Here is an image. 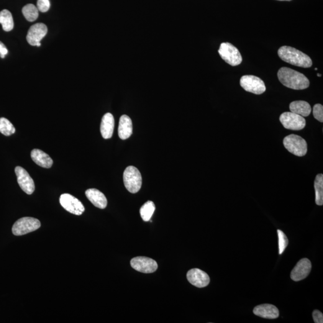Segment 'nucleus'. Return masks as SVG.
I'll return each mask as SVG.
<instances>
[{
  "instance_id": "f257e3e1",
  "label": "nucleus",
  "mask_w": 323,
  "mask_h": 323,
  "mask_svg": "<svg viewBox=\"0 0 323 323\" xmlns=\"http://www.w3.org/2000/svg\"><path fill=\"white\" fill-rule=\"evenodd\" d=\"M278 78L284 86L294 90H303L308 88L309 81L304 74L287 67L278 71Z\"/></svg>"
},
{
  "instance_id": "f03ea898",
  "label": "nucleus",
  "mask_w": 323,
  "mask_h": 323,
  "mask_svg": "<svg viewBox=\"0 0 323 323\" xmlns=\"http://www.w3.org/2000/svg\"><path fill=\"white\" fill-rule=\"evenodd\" d=\"M278 55L284 62L293 65L309 68L312 65V61L309 56L290 46H282L278 50Z\"/></svg>"
},
{
  "instance_id": "7ed1b4c3",
  "label": "nucleus",
  "mask_w": 323,
  "mask_h": 323,
  "mask_svg": "<svg viewBox=\"0 0 323 323\" xmlns=\"http://www.w3.org/2000/svg\"><path fill=\"white\" fill-rule=\"evenodd\" d=\"M125 188L132 194L137 193L142 185V177L140 172L135 166H128L124 173Z\"/></svg>"
},
{
  "instance_id": "20e7f679",
  "label": "nucleus",
  "mask_w": 323,
  "mask_h": 323,
  "mask_svg": "<svg viewBox=\"0 0 323 323\" xmlns=\"http://www.w3.org/2000/svg\"><path fill=\"white\" fill-rule=\"evenodd\" d=\"M283 144L289 152L299 157L305 156L307 153V142L299 135L291 134L287 136L284 138Z\"/></svg>"
},
{
  "instance_id": "39448f33",
  "label": "nucleus",
  "mask_w": 323,
  "mask_h": 323,
  "mask_svg": "<svg viewBox=\"0 0 323 323\" xmlns=\"http://www.w3.org/2000/svg\"><path fill=\"white\" fill-rule=\"evenodd\" d=\"M41 223L33 217H23L15 223L12 227V232L16 236H21L39 229Z\"/></svg>"
},
{
  "instance_id": "423d86ee",
  "label": "nucleus",
  "mask_w": 323,
  "mask_h": 323,
  "mask_svg": "<svg viewBox=\"0 0 323 323\" xmlns=\"http://www.w3.org/2000/svg\"><path fill=\"white\" fill-rule=\"evenodd\" d=\"M219 53L223 60L230 65L237 66L242 63V58L240 51L231 43H222Z\"/></svg>"
},
{
  "instance_id": "0eeeda50",
  "label": "nucleus",
  "mask_w": 323,
  "mask_h": 323,
  "mask_svg": "<svg viewBox=\"0 0 323 323\" xmlns=\"http://www.w3.org/2000/svg\"><path fill=\"white\" fill-rule=\"evenodd\" d=\"M240 85L245 91L256 95L262 94L266 91L265 83L261 79L253 75H245L240 80Z\"/></svg>"
},
{
  "instance_id": "6e6552de",
  "label": "nucleus",
  "mask_w": 323,
  "mask_h": 323,
  "mask_svg": "<svg viewBox=\"0 0 323 323\" xmlns=\"http://www.w3.org/2000/svg\"><path fill=\"white\" fill-rule=\"evenodd\" d=\"M279 120L283 127L287 129L302 130L306 126V120L304 117L292 112L283 113L279 117Z\"/></svg>"
},
{
  "instance_id": "1a4fd4ad",
  "label": "nucleus",
  "mask_w": 323,
  "mask_h": 323,
  "mask_svg": "<svg viewBox=\"0 0 323 323\" xmlns=\"http://www.w3.org/2000/svg\"><path fill=\"white\" fill-rule=\"evenodd\" d=\"M60 202L64 209L74 215H81L85 210L83 204L78 198L70 194H61Z\"/></svg>"
},
{
  "instance_id": "9d476101",
  "label": "nucleus",
  "mask_w": 323,
  "mask_h": 323,
  "mask_svg": "<svg viewBox=\"0 0 323 323\" xmlns=\"http://www.w3.org/2000/svg\"><path fill=\"white\" fill-rule=\"evenodd\" d=\"M130 265L135 270L145 274L155 273L157 270V262L152 258L146 257H136L130 260Z\"/></svg>"
},
{
  "instance_id": "9b49d317",
  "label": "nucleus",
  "mask_w": 323,
  "mask_h": 323,
  "mask_svg": "<svg viewBox=\"0 0 323 323\" xmlns=\"http://www.w3.org/2000/svg\"><path fill=\"white\" fill-rule=\"evenodd\" d=\"M15 173L20 188L27 194H32L35 191V184L30 174L21 166L15 168Z\"/></svg>"
},
{
  "instance_id": "f8f14e48",
  "label": "nucleus",
  "mask_w": 323,
  "mask_h": 323,
  "mask_svg": "<svg viewBox=\"0 0 323 323\" xmlns=\"http://www.w3.org/2000/svg\"><path fill=\"white\" fill-rule=\"evenodd\" d=\"M48 33L47 26L42 23L33 25L28 30L27 40L30 45L36 46Z\"/></svg>"
},
{
  "instance_id": "ddd939ff",
  "label": "nucleus",
  "mask_w": 323,
  "mask_h": 323,
  "mask_svg": "<svg viewBox=\"0 0 323 323\" xmlns=\"http://www.w3.org/2000/svg\"><path fill=\"white\" fill-rule=\"evenodd\" d=\"M312 265L308 258L300 260L291 273V278L294 281H299L306 278L311 273Z\"/></svg>"
},
{
  "instance_id": "4468645a",
  "label": "nucleus",
  "mask_w": 323,
  "mask_h": 323,
  "mask_svg": "<svg viewBox=\"0 0 323 323\" xmlns=\"http://www.w3.org/2000/svg\"><path fill=\"white\" fill-rule=\"evenodd\" d=\"M187 278L190 283L198 288L207 287L210 282L209 275L204 271L197 268L189 271L187 274Z\"/></svg>"
},
{
  "instance_id": "2eb2a0df",
  "label": "nucleus",
  "mask_w": 323,
  "mask_h": 323,
  "mask_svg": "<svg viewBox=\"0 0 323 323\" xmlns=\"http://www.w3.org/2000/svg\"><path fill=\"white\" fill-rule=\"evenodd\" d=\"M253 313L257 316L267 319H277L279 314L277 307L271 304L258 305L254 308Z\"/></svg>"
},
{
  "instance_id": "dca6fc26",
  "label": "nucleus",
  "mask_w": 323,
  "mask_h": 323,
  "mask_svg": "<svg viewBox=\"0 0 323 323\" xmlns=\"http://www.w3.org/2000/svg\"><path fill=\"white\" fill-rule=\"evenodd\" d=\"M86 196L95 207L100 209H106L107 199L101 192L96 189H89L85 192Z\"/></svg>"
},
{
  "instance_id": "f3484780",
  "label": "nucleus",
  "mask_w": 323,
  "mask_h": 323,
  "mask_svg": "<svg viewBox=\"0 0 323 323\" xmlns=\"http://www.w3.org/2000/svg\"><path fill=\"white\" fill-rule=\"evenodd\" d=\"M114 128V119L112 114L107 113L102 117L101 120V135L104 139L111 138L113 134Z\"/></svg>"
},
{
  "instance_id": "a211bd4d",
  "label": "nucleus",
  "mask_w": 323,
  "mask_h": 323,
  "mask_svg": "<svg viewBox=\"0 0 323 323\" xmlns=\"http://www.w3.org/2000/svg\"><path fill=\"white\" fill-rule=\"evenodd\" d=\"M132 122L130 118L127 115H123L120 118L118 134L120 139L127 140L132 134Z\"/></svg>"
},
{
  "instance_id": "6ab92c4d",
  "label": "nucleus",
  "mask_w": 323,
  "mask_h": 323,
  "mask_svg": "<svg viewBox=\"0 0 323 323\" xmlns=\"http://www.w3.org/2000/svg\"><path fill=\"white\" fill-rule=\"evenodd\" d=\"M32 160L36 164L45 168H50L53 165L52 159L42 150L34 149L31 152Z\"/></svg>"
},
{
  "instance_id": "aec40b11",
  "label": "nucleus",
  "mask_w": 323,
  "mask_h": 323,
  "mask_svg": "<svg viewBox=\"0 0 323 323\" xmlns=\"http://www.w3.org/2000/svg\"><path fill=\"white\" fill-rule=\"evenodd\" d=\"M291 112L302 117L308 116L311 112V107L308 102L304 101H296L290 104Z\"/></svg>"
},
{
  "instance_id": "412c9836",
  "label": "nucleus",
  "mask_w": 323,
  "mask_h": 323,
  "mask_svg": "<svg viewBox=\"0 0 323 323\" xmlns=\"http://www.w3.org/2000/svg\"><path fill=\"white\" fill-rule=\"evenodd\" d=\"M0 24L5 32H10L14 28V19L11 13L8 10H3L0 12Z\"/></svg>"
},
{
  "instance_id": "4be33fe9",
  "label": "nucleus",
  "mask_w": 323,
  "mask_h": 323,
  "mask_svg": "<svg viewBox=\"0 0 323 323\" xmlns=\"http://www.w3.org/2000/svg\"><path fill=\"white\" fill-rule=\"evenodd\" d=\"M314 188L315 191V203L318 206H322L323 205V175L322 174H318L314 181Z\"/></svg>"
},
{
  "instance_id": "5701e85b",
  "label": "nucleus",
  "mask_w": 323,
  "mask_h": 323,
  "mask_svg": "<svg viewBox=\"0 0 323 323\" xmlns=\"http://www.w3.org/2000/svg\"><path fill=\"white\" fill-rule=\"evenodd\" d=\"M155 206L152 201H147L141 208L140 215L145 222L150 221L155 212Z\"/></svg>"
},
{
  "instance_id": "b1692460",
  "label": "nucleus",
  "mask_w": 323,
  "mask_h": 323,
  "mask_svg": "<svg viewBox=\"0 0 323 323\" xmlns=\"http://www.w3.org/2000/svg\"><path fill=\"white\" fill-rule=\"evenodd\" d=\"M38 10L34 4H28L23 7L22 14L29 22H34L38 16Z\"/></svg>"
},
{
  "instance_id": "393cba45",
  "label": "nucleus",
  "mask_w": 323,
  "mask_h": 323,
  "mask_svg": "<svg viewBox=\"0 0 323 323\" xmlns=\"http://www.w3.org/2000/svg\"><path fill=\"white\" fill-rule=\"evenodd\" d=\"M15 128L8 119L4 117L0 118V132L1 134L10 136L15 132Z\"/></svg>"
},
{
  "instance_id": "a878e982",
  "label": "nucleus",
  "mask_w": 323,
  "mask_h": 323,
  "mask_svg": "<svg viewBox=\"0 0 323 323\" xmlns=\"http://www.w3.org/2000/svg\"><path fill=\"white\" fill-rule=\"evenodd\" d=\"M278 243H279V254L281 255L285 250L289 244V240L287 236L282 230H277Z\"/></svg>"
},
{
  "instance_id": "bb28decb",
  "label": "nucleus",
  "mask_w": 323,
  "mask_h": 323,
  "mask_svg": "<svg viewBox=\"0 0 323 323\" xmlns=\"http://www.w3.org/2000/svg\"><path fill=\"white\" fill-rule=\"evenodd\" d=\"M313 115L315 119L323 122V106L322 104H315L313 107Z\"/></svg>"
},
{
  "instance_id": "cd10ccee",
  "label": "nucleus",
  "mask_w": 323,
  "mask_h": 323,
  "mask_svg": "<svg viewBox=\"0 0 323 323\" xmlns=\"http://www.w3.org/2000/svg\"><path fill=\"white\" fill-rule=\"evenodd\" d=\"M50 2L49 0H37V7L38 11L45 13L49 10Z\"/></svg>"
},
{
  "instance_id": "c85d7f7f",
  "label": "nucleus",
  "mask_w": 323,
  "mask_h": 323,
  "mask_svg": "<svg viewBox=\"0 0 323 323\" xmlns=\"http://www.w3.org/2000/svg\"><path fill=\"white\" fill-rule=\"evenodd\" d=\"M312 317H313L314 321L315 323H323V313L319 310H315L313 313H312Z\"/></svg>"
},
{
  "instance_id": "c756f323",
  "label": "nucleus",
  "mask_w": 323,
  "mask_h": 323,
  "mask_svg": "<svg viewBox=\"0 0 323 323\" xmlns=\"http://www.w3.org/2000/svg\"><path fill=\"white\" fill-rule=\"evenodd\" d=\"M8 53V50L3 43L0 42V56L1 58H4L5 56Z\"/></svg>"
},
{
  "instance_id": "7c9ffc66",
  "label": "nucleus",
  "mask_w": 323,
  "mask_h": 323,
  "mask_svg": "<svg viewBox=\"0 0 323 323\" xmlns=\"http://www.w3.org/2000/svg\"><path fill=\"white\" fill-rule=\"evenodd\" d=\"M278 1H291V0H278Z\"/></svg>"
},
{
  "instance_id": "2f4dec72",
  "label": "nucleus",
  "mask_w": 323,
  "mask_h": 323,
  "mask_svg": "<svg viewBox=\"0 0 323 323\" xmlns=\"http://www.w3.org/2000/svg\"><path fill=\"white\" fill-rule=\"evenodd\" d=\"M317 76H319V77H321V76H322V74H317Z\"/></svg>"
}]
</instances>
